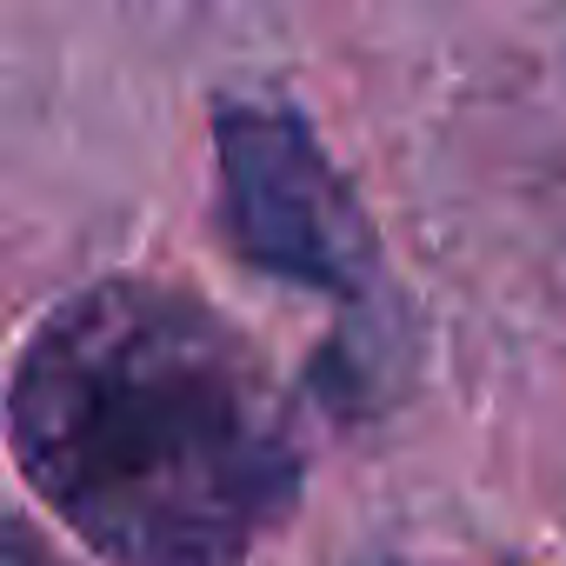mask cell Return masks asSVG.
<instances>
[{
  "label": "cell",
  "mask_w": 566,
  "mask_h": 566,
  "mask_svg": "<svg viewBox=\"0 0 566 566\" xmlns=\"http://www.w3.org/2000/svg\"><path fill=\"white\" fill-rule=\"evenodd\" d=\"M8 433L107 566H247L301 500V440L260 354L154 280H101L34 327Z\"/></svg>",
  "instance_id": "1"
},
{
  "label": "cell",
  "mask_w": 566,
  "mask_h": 566,
  "mask_svg": "<svg viewBox=\"0 0 566 566\" xmlns=\"http://www.w3.org/2000/svg\"><path fill=\"white\" fill-rule=\"evenodd\" d=\"M220 154V227L233 253L273 280L307 294L374 301L380 287V240L294 107L227 101L213 114Z\"/></svg>",
  "instance_id": "2"
},
{
  "label": "cell",
  "mask_w": 566,
  "mask_h": 566,
  "mask_svg": "<svg viewBox=\"0 0 566 566\" xmlns=\"http://www.w3.org/2000/svg\"><path fill=\"white\" fill-rule=\"evenodd\" d=\"M0 566H54V559L28 526H0Z\"/></svg>",
  "instance_id": "3"
}]
</instances>
